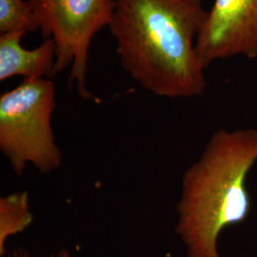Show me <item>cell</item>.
<instances>
[{"mask_svg":"<svg viewBox=\"0 0 257 257\" xmlns=\"http://www.w3.org/2000/svg\"><path fill=\"white\" fill-rule=\"evenodd\" d=\"M41 33L55 44V74L71 67L70 84L75 83L84 99H92L86 88L92 39L109 27L115 0H31Z\"/></svg>","mask_w":257,"mask_h":257,"instance_id":"obj_4","label":"cell"},{"mask_svg":"<svg viewBox=\"0 0 257 257\" xmlns=\"http://www.w3.org/2000/svg\"><path fill=\"white\" fill-rule=\"evenodd\" d=\"M55 108V86L46 78L24 79L1 94L0 150L17 175H22L29 163L42 174L61 166L52 128Z\"/></svg>","mask_w":257,"mask_h":257,"instance_id":"obj_3","label":"cell"},{"mask_svg":"<svg viewBox=\"0 0 257 257\" xmlns=\"http://www.w3.org/2000/svg\"><path fill=\"white\" fill-rule=\"evenodd\" d=\"M196 51L205 68L232 56L257 57V0H214Z\"/></svg>","mask_w":257,"mask_h":257,"instance_id":"obj_5","label":"cell"},{"mask_svg":"<svg viewBox=\"0 0 257 257\" xmlns=\"http://www.w3.org/2000/svg\"><path fill=\"white\" fill-rule=\"evenodd\" d=\"M26 33L1 34L0 37V80L14 76L24 79L53 76L55 64V44L52 38H45L39 46L26 50L21 39Z\"/></svg>","mask_w":257,"mask_h":257,"instance_id":"obj_6","label":"cell"},{"mask_svg":"<svg viewBox=\"0 0 257 257\" xmlns=\"http://www.w3.org/2000/svg\"><path fill=\"white\" fill-rule=\"evenodd\" d=\"M33 222L28 192L11 193L0 198V254L5 253L10 236L27 229Z\"/></svg>","mask_w":257,"mask_h":257,"instance_id":"obj_7","label":"cell"},{"mask_svg":"<svg viewBox=\"0 0 257 257\" xmlns=\"http://www.w3.org/2000/svg\"><path fill=\"white\" fill-rule=\"evenodd\" d=\"M58 257H71V255H70V253H69L66 249H64V250H62V251L59 253V256Z\"/></svg>","mask_w":257,"mask_h":257,"instance_id":"obj_9","label":"cell"},{"mask_svg":"<svg viewBox=\"0 0 257 257\" xmlns=\"http://www.w3.org/2000/svg\"><path fill=\"white\" fill-rule=\"evenodd\" d=\"M256 161L257 130H219L186 171L175 230L187 256L220 257L221 231L249 214L246 179Z\"/></svg>","mask_w":257,"mask_h":257,"instance_id":"obj_2","label":"cell"},{"mask_svg":"<svg viewBox=\"0 0 257 257\" xmlns=\"http://www.w3.org/2000/svg\"><path fill=\"white\" fill-rule=\"evenodd\" d=\"M207 14L202 0H115L109 28L122 67L158 96L202 95L196 42Z\"/></svg>","mask_w":257,"mask_h":257,"instance_id":"obj_1","label":"cell"},{"mask_svg":"<svg viewBox=\"0 0 257 257\" xmlns=\"http://www.w3.org/2000/svg\"><path fill=\"white\" fill-rule=\"evenodd\" d=\"M40 29L31 0H0V32H36Z\"/></svg>","mask_w":257,"mask_h":257,"instance_id":"obj_8","label":"cell"}]
</instances>
